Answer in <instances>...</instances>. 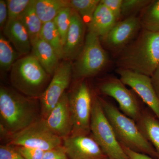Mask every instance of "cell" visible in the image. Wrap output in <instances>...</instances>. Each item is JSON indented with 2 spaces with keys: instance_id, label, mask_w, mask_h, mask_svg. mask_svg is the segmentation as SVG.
I'll list each match as a JSON object with an SVG mask.
<instances>
[{
  "instance_id": "6da1fadb",
  "label": "cell",
  "mask_w": 159,
  "mask_h": 159,
  "mask_svg": "<svg viewBox=\"0 0 159 159\" xmlns=\"http://www.w3.org/2000/svg\"><path fill=\"white\" fill-rule=\"evenodd\" d=\"M116 63L119 68L151 77L159 67V32L142 29L121 51Z\"/></svg>"
},
{
  "instance_id": "7a4b0ae2",
  "label": "cell",
  "mask_w": 159,
  "mask_h": 159,
  "mask_svg": "<svg viewBox=\"0 0 159 159\" xmlns=\"http://www.w3.org/2000/svg\"><path fill=\"white\" fill-rule=\"evenodd\" d=\"M32 100L6 87L0 89L1 128L11 135L37 121V112Z\"/></svg>"
},
{
  "instance_id": "3957f363",
  "label": "cell",
  "mask_w": 159,
  "mask_h": 159,
  "mask_svg": "<svg viewBox=\"0 0 159 159\" xmlns=\"http://www.w3.org/2000/svg\"><path fill=\"white\" fill-rule=\"evenodd\" d=\"M104 113L121 146L151 156L158 155L138 127L135 121L125 116L111 102L99 98Z\"/></svg>"
},
{
  "instance_id": "277c9868",
  "label": "cell",
  "mask_w": 159,
  "mask_h": 159,
  "mask_svg": "<svg viewBox=\"0 0 159 159\" xmlns=\"http://www.w3.org/2000/svg\"><path fill=\"white\" fill-rule=\"evenodd\" d=\"M49 74L32 54L17 60L11 68L12 85L28 97H41L45 91Z\"/></svg>"
},
{
  "instance_id": "5b68a950",
  "label": "cell",
  "mask_w": 159,
  "mask_h": 159,
  "mask_svg": "<svg viewBox=\"0 0 159 159\" xmlns=\"http://www.w3.org/2000/svg\"><path fill=\"white\" fill-rule=\"evenodd\" d=\"M90 130L93 138L110 159H129L117 140L99 97H93Z\"/></svg>"
},
{
  "instance_id": "8992f818",
  "label": "cell",
  "mask_w": 159,
  "mask_h": 159,
  "mask_svg": "<svg viewBox=\"0 0 159 159\" xmlns=\"http://www.w3.org/2000/svg\"><path fill=\"white\" fill-rule=\"evenodd\" d=\"M108 62L100 37L92 31L86 35L84 47L74 64V76L84 78L92 77L102 70Z\"/></svg>"
},
{
  "instance_id": "52a82bcc",
  "label": "cell",
  "mask_w": 159,
  "mask_h": 159,
  "mask_svg": "<svg viewBox=\"0 0 159 159\" xmlns=\"http://www.w3.org/2000/svg\"><path fill=\"white\" fill-rule=\"evenodd\" d=\"M73 129L71 135H87L90 131L93 96L85 81L79 83L69 96Z\"/></svg>"
},
{
  "instance_id": "ba28073f",
  "label": "cell",
  "mask_w": 159,
  "mask_h": 159,
  "mask_svg": "<svg viewBox=\"0 0 159 159\" xmlns=\"http://www.w3.org/2000/svg\"><path fill=\"white\" fill-rule=\"evenodd\" d=\"M61 140L49 129L44 120L41 119L11 135L10 145L46 151L61 145Z\"/></svg>"
},
{
  "instance_id": "9c48e42d",
  "label": "cell",
  "mask_w": 159,
  "mask_h": 159,
  "mask_svg": "<svg viewBox=\"0 0 159 159\" xmlns=\"http://www.w3.org/2000/svg\"><path fill=\"white\" fill-rule=\"evenodd\" d=\"M73 67L69 61L59 64L51 82L40 97L42 119H45L54 108L70 84Z\"/></svg>"
},
{
  "instance_id": "30bf717a",
  "label": "cell",
  "mask_w": 159,
  "mask_h": 159,
  "mask_svg": "<svg viewBox=\"0 0 159 159\" xmlns=\"http://www.w3.org/2000/svg\"><path fill=\"white\" fill-rule=\"evenodd\" d=\"M100 92L115 99L123 114L137 122L142 112L133 93L128 89L120 79L109 77L99 86Z\"/></svg>"
},
{
  "instance_id": "8fae6325",
  "label": "cell",
  "mask_w": 159,
  "mask_h": 159,
  "mask_svg": "<svg viewBox=\"0 0 159 159\" xmlns=\"http://www.w3.org/2000/svg\"><path fill=\"white\" fill-rule=\"evenodd\" d=\"M116 73L125 85L130 87L142 99L159 120V98L156 93L151 77L118 68Z\"/></svg>"
},
{
  "instance_id": "7c38bea8",
  "label": "cell",
  "mask_w": 159,
  "mask_h": 159,
  "mask_svg": "<svg viewBox=\"0 0 159 159\" xmlns=\"http://www.w3.org/2000/svg\"><path fill=\"white\" fill-rule=\"evenodd\" d=\"M141 28H142L139 18L131 16L117 22L101 39L110 50L122 51L135 36Z\"/></svg>"
},
{
  "instance_id": "4fadbf2b",
  "label": "cell",
  "mask_w": 159,
  "mask_h": 159,
  "mask_svg": "<svg viewBox=\"0 0 159 159\" xmlns=\"http://www.w3.org/2000/svg\"><path fill=\"white\" fill-rule=\"evenodd\" d=\"M63 139V147L70 159H108L93 138L70 135Z\"/></svg>"
},
{
  "instance_id": "5bb4252c",
  "label": "cell",
  "mask_w": 159,
  "mask_h": 159,
  "mask_svg": "<svg viewBox=\"0 0 159 159\" xmlns=\"http://www.w3.org/2000/svg\"><path fill=\"white\" fill-rule=\"evenodd\" d=\"M44 120L49 129L57 136L61 139L70 136L72 133L73 123L67 94H64L56 106Z\"/></svg>"
},
{
  "instance_id": "9a60e30c",
  "label": "cell",
  "mask_w": 159,
  "mask_h": 159,
  "mask_svg": "<svg viewBox=\"0 0 159 159\" xmlns=\"http://www.w3.org/2000/svg\"><path fill=\"white\" fill-rule=\"evenodd\" d=\"M86 24L79 14L73 9L70 25L64 46V58L77 59L85 43Z\"/></svg>"
},
{
  "instance_id": "2e32d148",
  "label": "cell",
  "mask_w": 159,
  "mask_h": 159,
  "mask_svg": "<svg viewBox=\"0 0 159 159\" xmlns=\"http://www.w3.org/2000/svg\"><path fill=\"white\" fill-rule=\"evenodd\" d=\"M4 32L20 54H29L32 48L30 37L25 28L19 20L8 21L4 27Z\"/></svg>"
},
{
  "instance_id": "e0dca14e",
  "label": "cell",
  "mask_w": 159,
  "mask_h": 159,
  "mask_svg": "<svg viewBox=\"0 0 159 159\" xmlns=\"http://www.w3.org/2000/svg\"><path fill=\"white\" fill-rule=\"evenodd\" d=\"M32 55L49 75L54 74L60 59L54 49L41 38L32 45Z\"/></svg>"
},
{
  "instance_id": "ac0fdd59",
  "label": "cell",
  "mask_w": 159,
  "mask_h": 159,
  "mask_svg": "<svg viewBox=\"0 0 159 159\" xmlns=\"http://www.w3.org/2000/svg\"><path fill=\"white\" fill-rule=\"evenodd\" d=\"M117 22L113 13L100 2L88 25V30L101 38L107 34Z\"/></svg>"
},
{
  "instance_id": "d6986e66",
  "label": "cell",
  "mask_w": 159,
  "mask_h": 159,
  "mask_svg": "<svg viewBox=\"0 0 159 159\" xmlns=\"http://www.w3.org/2000/svg\"><path fill=\"white\" fill-rule=\"evenodd\" d=\"M34 8L43 24L54 20L62 9L70 6V1L35 0Z\"/></svg>"
},
{
  "instance_id": "ffe728a7",
  "label": "cell",
  "mask_w": 159,
  "mask_h": 159,
  "mask_svg": "<svg viewBox=\"0 0 159 159\" xmlns=\"http://www.w3.org/2000/svg\"><path fill=\"white\" fill-rule=\"evenodd\" d=\"M137 125L143 135L159 155V120L147 112H142Z\"/></svg>"
},
{
  "instance_id": "44dd1931",
  "label": "cell",
  "mask_w": 159,
  "mask_h": 159,
  "mask_svg": "<svg viewBox=\"0 0 159 159\" xmlns=\"http://www.w3.org/2000/svg\"><path fill=\"white\" fill-rule=\"evenodd\" d=\"M34 1L21 15L19 20L29 33L31 45L40 38L43 23L38 16L34 8Z\"/></svg>"
},
{
  "instance_id": "7402d4cb",
  "label": "cell",
  "mask_w": 159,
  "mask_h": 159,
  "mask_svg": "<svg viewBox=\"0 0 159 159\" xmlns=\"http://www.w3.org/2000/svg\"><path fill=\"white\" fill-rule=\"evenodd\" d=\"M40 38L45 41L54 49L60 59L64 58L62 40L54 21L43 24Z\"/></svg>"
},
{
  "instance_id": "603a6c76",
  "label": "cell",
  "mask_w": 159,
  "mask_h": 159,
  "mask_svg": "<svg viewBox=\"0 0 159 159\" xmlns=\"http://www.w3.org/2000/svg\"><path fill=\"white\" fill-rule=\"evenodd\" d=\"M139 19L142 29L159 32V0L152 1L142 10Z\"/></svg>"
},
{
  "instance_id": "cb8c5ba5",
  "label": "cell",
  "mask_w": 159,
  "mask_h": 159,
  "mask_svg": "<svg viewBox=\"0 0 159 159\" xmlns=\"http://www.w3.org/2000/svg\"><path fill=\"white\" fill-rule=\"evenodd\" d=\"M100 2L99 0H72L70 1V4L88 25Z\"/></svg>"
},
{
  "instance_id": "d4e9b609",
  "label": "cell",
  "mask_w": 159,
  "mask_h": 159,
  "mask_svg": "<svg viewBox=\"0 0 159 159\" xmlns=\"http://www.w3.org/2000/svg\"><path fill=\"white\" fill-rule=\"evenodd\" d=\"M18 54L11 46L10 41L3 35L0 36V66L2 70L8 71L11 69L16 61Z\"/></svg>"
},
{
  "instance_id": "484cf974",
  "label": "cell",
  "mask_w": 159,
  "mask_h": 159,
  "mask_svg": "<svg viewBox=\"0 0 159 159\" xmlns=\"http://www.w3.org/2000/svg\"><path fill=\"white\" fill-rule=\"evenodd\" d=\"M73 11L71 6L65 8L57 14L53 20L59 31L64 46L70 25Z\"/></svg>"
},
{
  "instance_id": "4316f807",
  "label": "cell",
  "mask_w": 159,
  "mask_h": 159,
  "mask_svg": "<svg viewBox=\"0 0 159 159\" xmlns=\"http://www.w3.org/2000/svg\"><path fill=\"white\" fill-rule=\"evenodd\" d=\"M32 2L33 0L6 1L8 9V21L18 19Z\"/></svg>"
},
{
  "instance_id": "83f0119b",
  "label": "cell",
  "mask_w": 159,
  "mask_h": 159,
  "mask_svg": "<svg viewBox=\"0 0 159 159\" xmlns=\"http://www.w3.org/2000/svg\"><path fill=\"white\" fill-rule=\"evenodd\" d=\"M152 1L150 0H123L122 4V16H129L134 12L143 10Z\"/></svg>"
},
{
  "instance_id": "f1b7e54d",
  "label": "cell",
  "mask_w": 159,
  "mask_h": 159,
  "mask_svg": "<svg viewBox=\"0 0 159 159\" xmlns=\"http://www.w3.org/2000/svg\"><path fill=\"white\" fill-rule=\"evenodd\" d=\"M0 159H25L17 148L12 145H2L0 146Z\"/></svg>"
},
{
  "instance_id": "f546056e",
  "label": "cell",
  "mask_w": 159,
  "mask_h": 159,
  "mask_svg": "<svg viewBox=\"0 0 159 159\" xmlns=\"http://www.w3.org/2000/svg\"><path fill=\"white\" fill-rule=\"evenodd\" d=\"M123 0H101L100 2L106 6L116 18L117 20L122 16V8Z\"/></svg>"
},
{
  "instance_id": "4dcf8cb0",
  "label": "cell",
  "mask_w": 159,
  "mask_h": 159,
  "mask_svg": "<svg viewBox=\"0 0 159 159\" xmlns=\"http://www.w3.org/2000/svg\"><path fill=\"white\" fill-rule=\"evenodd\" d=\"M17 150L25 159H43L45 151L38 148L18 147Z\"/></svg>"
},
{
  "instance_id": "1f68e13d",
  "label": "cell",
  "mask_w": 159,
  "mask_h": 159,
  "mask_svg": "<svg viewBox=\"0 0 159 159\" xmlns=\"http://www.w3.org/2000/svg\"><path fill=\"white\" fill-rule=\"evenodd\" d=\"M67 157L64 147L61 145L45 151L43 159H67Z\"/></svg>"
},
{
  "instance_id": "d6a6232c",
  "label": "cell",
  "mask_w": 159,
  "mask_h": 159,
  "mask_svg": "<svg viewBox=\"0 0 159 159\" xmlns=\"http://www.w3.org/2000/svg\"><path fill=\"white\" fill-rule=\"evenodd\" d=\"M8 12L6 1H0V27L3 29L8 21Z\"/></svg>"
},
{
  "instance_id": "836d02e7",
  "label": "cell",
  "mask_w": 159,
  "mask_h": 159,
  "mask_svg": "<svg viewBox=\"0 0 159 159\" xmlns=\"http://www.w3.org/2000/svg\"><path fill=\"white\" fill-rule=\"evenodd\" d=\"M122 147L129 159H153L145 154L134 151L123 146Z\"/></svg>"
},
{
  "instance_id": "e575fe53",
  "label": "cell",
  "mask_w": 159,
  "mask_h": 159,
  "mask_svg": "<svg viewBox=\"0 0 159 159\" xmlns=\"http://www.w3.org/2000/svg\"><path fill=\"white\" fill-rule=\"evenodd\" d=\"M151 79L154 89L159 98V67L154 73Z\"/></svg>"
},
{
  "instance_id": "d590c367",
  "label": "cell",
  "mask_w": 159,
  "mask_h": 159,
  "mask_svg": "<svg viewBox=\"0 0 159 159\" xmlns=\"http://www.w3.org/2000/svg\"></svg>"
}]
</instances>
